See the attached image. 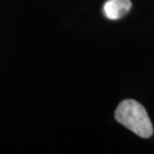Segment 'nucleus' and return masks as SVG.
I'll return each instance as SVG.
<instances>
[{
  "mask_svg": "<svg viewBox=\"0 0 154 154\" xmlns=\"http://www.w3.org/2000/svg\"><path fill=\"white\" fill-rule=\"evenodd\" d=\"M115 119L124 127L142 138L153 134V126L145 108L133 99L123 100L115 110Z\"/></svg>",
  "mask_w": 154,
  "mask_h": 154,
  "instance_id": "f257e3e1",
  "label": "nucleus"
},
{
  "mask_svg": "<svg viewBox=\"0 0 154 154\" xmlns=\"http://www.w3.org/2000/svg\"><path fill=\"white\" fill-rule=\"evenodd\" d=\"M130 0H107L103 5V13L110 20H118L130 11Z\"/></svg>",
  "mask_w": 154,
  "mask_h": 154,
  "instance_id": "f03ea898",
  "label": "nucleus"
}]
</instances>
